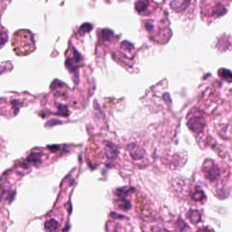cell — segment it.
Masks as SVG:
<instances>
[{"mask_svg": "<svg viewBox=\"0 0 232 232\" xmlns=\"http://www.w3.org/2000/svg\"><path fill=\"white\" fill-rule=\"evenodd\" d=\"M203 172L205 177L211 181L215 180L220 176L219 168L211 161H206L204 163Z\"/></svg>", "mask_w": 232, "mask_h": 232, "instance_id": "cell-1", "label": "cell"}, {"mask_svg": "<svg viewBox=\"0 0 232 232\" xmlns=\"http://www.w3.org/2000/svg\"><path fill=\"white\" fill-rule=\"evenodd\" d=\"M188 127L196 133H200L205 127L204 120L200 116H193L188 122Z\"/></svg>", "mask_w": 232, "mask_h": 232, "instance_id": "cell-2", "label": "cell"}, {"mask_svg": "<svg viewBox=\"0 0 232 232\" xmlns=\"http://www.w3.org/2000/svg\"><path fill=\"white\" fill-rule=\"evenodd\" d=\"M128 151L130 152L131 157L135 160L142 159L145 156V150L141 146L134 144H131L128 146Z\"/></svg>", "mask_w": 232, "mask_h": 232, "instance_id": "cell-3", "label": "cell"}, {"mask_svg": "<svg viewBox=\"0 0 232 232\" xmlns=\"http://www.w3.org/2000/svg\"><path fill=\"white\" fill-rule=\"evenodd\" d=\"M190 3V1H187V0H174L170 3V6L176 12H182L189 6Z\"/></svg>", "mask_w": 232, "mask_h": 232, "instance_id": "cell-4", "label": "cell"}, {"mask_svg": "<svg viewBox=\"0 0 232 232\" xmlns=\"http://www.w3.org/2000/svg\"><path fill=\"white\" fill-rule=\"evenodd\" d=\"M105 154L108 159H113L116 157L117 150L112 144L106 142L105 144Z\"/></svg>", "mask_w": 232, "mask_h": 232, "instance_id": "cell-5", "label": "cell"}, {"mask_svg": "<svg viewBox=\"0 0 232 232\" xmlns=\"http://www.w3.org/2000/svg\"><path fill=\"white\" fill-rule=\"evenodd\" d=\"M59 224L55 219H51L45 223V229L47 232H57L59 230Z\"/></svg>", "mask_w": 232, "mask_h": 232, "instance_id": "cell-6", "label": "cell"}, {"mask_svg": "<svg viewBox=\"0 0 232 232\" xmlns=\"http://www.w3.org/2000/svg\"><path fill=\"white\" fill-rule=\"evenodd\" d=\"M187 217L190 221L193 223H197L201 220V215L198 211L196 210H190L187 213Z\"/></svg>", "mask_w": 232, "mask_h": 232, "instance_id": "cell-7", "label": "cell"}, {"mask_svg": "<svg viewBox=\"0 0 232 232\" xmlns=\"http://www.w3.org/2000/svg\"><path fill=\"white\" fill-rule=\"evenodd\" d=\"M27 161L34 165H38L41 162V154L39 153H32L28 157Z\"/></svg>", "mask_w": 232, "mask_h": 232, "instance_id": "cell-8", "label": "cell"}, {"mask_svg": "<svg viewBox=\"0 0 232 232\" xmlns=\"http://www.w3.org/2000/svg\"><path fill=\"white\" fill-rule=\"evenodd\" d=\"M219 74L221 78L227 80H232V72L229 70V69H226L225 68L220 69L219 71Z\"/></svg>", "mask_w": 232, "mask_h": 232, "instance_id": "cell-9", "label": "cell"}, {"mask_svg": "<svg viewBox=\"0 0 232 232\" xmlns=\"http://www.w3.org/2000/svg\"><path fill=\"white\" fill-rule=\"evenodd\" d=\"M204 193L201 189L196 190L192 194H191V197H192L193 200L196 201L203 200L204 199Z\"/></svg>", "mask_w": 232, "mask_h": 232, "instance_id": "cell-10", "label": "cell"}, {"mask_svg": "<svg viewBox=\"0 0 232 232\" xmlns=\"http://www.w3.org/2000/svg\"><path fill=\"white\" fill-rule=\"evenodd\" d=\"M147 2H138L135 3V9L138 12H142L146 9Z\"/></svg>", "mask_w": 232, "mask_h": 232, "instance_id": "cell-11", "label": "cell"}, {"mask_svg": "<svg viewBox=\"0 0 232 232\" xmlns=\"http://www.w3.org/2000/svg\"><path fill=\"white\" fill-rule=\"evenodd\" d=\"M128 193H129V190L126 189L125 187L119 188V189H117L115 191V194L119 197H124L125 196H127Z\"/></svg>", "mask_w": 232, "mask_h": 232, "instance_id": "cell-12", "label": "cell"}, {"mask_svg": "<svg viewBox=\"0 0 232 232\" xmlns=\"http://www.w3.org/2000/svg\"><path fill=\"white\" fill-rule=\"evenodd\" d=\"M119 207L121 209L123 210V211H128V210L131 208V204L130 201L124 199V200L119 204Z\"/></svg>", "mask_w": 232, "mask_h": 232, "instance_id": "cell-13", "label": "cell"}, {"mask_svg": "<svg viewBox=\"0 0 232 232\" xmlns=\"http://www.w3.org/2000/svg\"><path fill=\"white\" fill-rule=\"evenodd\" d=\"M176 225H177L178 229H180L181 231H183L184 230H185V228L187 227V224L183 221V220L179 219L177 221V223H176Z\"/></svg>", "mask_w": 232, "mask_h": 232, "instance_id": "cell-14", "label": "cell"}, {"mask_svg": "<svg viewBox=\"0 0 232 232\" xmlns=\"http://www.w3.org/2000/svg\"><path fill=\"white\" fill-rule=\"evenodd\" d=\"M111 216H112L113 218L115 219H125V216H121V215H119V214H117V213H111Z\"/></svg>", "mask_w": 232, "mask_h": 232, "instance_id": "cell-15", "label": "cell"}, {"mask_svg": "<svg viewBox=\"0 0 232 232\" xmlns=\"http://www.w3.org/2000/svg\"><path fill=\"white\" fill-rule=\"evenodd\" d=\"M197 232H211L208 227H201L197 230Z\"/></svg>", "mask_w": 232, "mask_h": 232, "instance_id": "cell-16", "label": "cell"}, {"mask_svg": "<svg viewBox=\"0 0 232 232\" xmlns=\"http://www.w3.org/2000/svg\"><path fill=\"white\" fill-rule=\"evenodd\" d=\"M153 232H169L168 231L163 230V229H158V228H153L152 229Z\"/></svg>", "mask_w": 232, "mask_h": 232, "instance_id": "cell-17", "label": "cell"}, {"mask_svg": "<svg viewBox=\"0 0 232 232\" xmlns=\"http://www.w3.org/2000/svg\"><path fill=\"white\" fill-rule=\"evenodd\" d=\"M49 148L50 149V150L52 151H57V150L59 149V146H49Z\"/></svg>", "mask_w": 232, "mask_h": 232, "instance_id": "cell-18", "label": "cell"}]
</instances>
